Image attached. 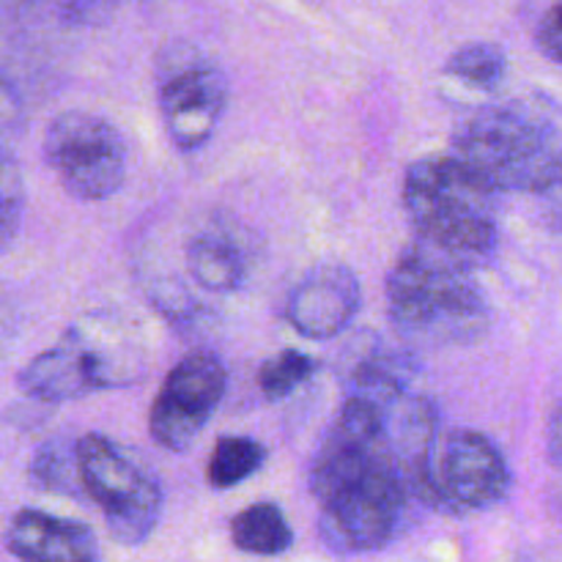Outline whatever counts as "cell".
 <instances>
[{"label": "cell", "instance_id": "6da1fadb", "mask_svg": "<svg viewBox=\"0 0 562 562\" xmlns=\"http://www.w3.org/2000/svg\"><path fill=\"white\" fill-rule=\"evenodd\" d=\"M322 536L335 552H376L404 519L409 477L390 445L387 412L346 398L311 467Z\"/></svg>", "mask_w": 562, "mask_h": 562}, {"label": "cell", "instance_id": "7a4b0ae2", "mask_svg": "<svg viewBox=\"0 0 562 562\" xmlns=\"http://www.w3.org/2000/svg\"><path fill=\"white\" fill-rule=\"evenodd\" d=\"M472 269L415 239L387 274V311L409 346L442 349L472 344L488 327V307Z\"/></svg>", "mask_w": 562, "mask_h": 562}, {"label": "cell", "instance_id": "3957f363", "mask_svg": "<svg viewBox=\"0 0 562 562\" xmlns=\"http://www.w3.org/2000/svg\"><path fill=\"white\" fill-rule=\"evenodd\" d=\"M143 373L146 351L135 327L110 313H91L33 357L16 384L27 398L64 404L88 393L130 387L140 382Z\"/></svg>", "mask_w": 562, "mask_h": 562}, {"label": "cell", "instance_id": "277c9868", "mask_svg": "<svg viewBox=\"0 0 562 562\" xmlns=\"http://www.w3.org/2000/svg\"><path fill=\"white\" fill-rule=\"evenodd\" d=\"M404 206L417 239L475 272L497 250L494 192L456 157H428L404 176Z\"/></svg>", "mask_w": 562, "mask_h": 562}, {"label": "cell", "instance_id": "5b68a950", "mask_svg": "<svg viewBox=\"0 0 562 562\" xmlns=\"http://www.w3.org/2000/svg\"><path fill=\"white\" fill-rule=\"evenodd\" d=\"M488 190L549 192L562 184V140L527 108L503 104L472 115L453 137V154Z\"/></svg>", "mask_w": 562, "mask_h": 562}, {"label": "cell", "instance_id": "8992f818", "mask_svg": "<svg viewBox=\"0 0 562 562\" xmlns=\"http://www.w3.org/2000/svg\"><path fill=\"white\" fill-rule=\"evenodd\" d=\"M82 494L99 505L110 538L121 547H140L162 514V488L146 464L104 434L77 439Z\"/></svg>", "mask_w": 562, "mask_h": 562}, {"label": "cell", "instance_id": "52a82bcc", "mask_svg": "<svg viewBox=\"0 0 562 562\" xmlns=\"http://www.w3.org/2000/svg\"><path fill=\"white\" fill-rule=\"evenodd\" d=\"M434 445L409 475V486L428 505L448 514H472L494 508L508 497L510 470L492 439L461 428L445 437L437 453Z\"/></svg>", "mask_w": 562, "mask_h": 562}, {"label": "cell", "instance_id": "ba28073f", "mask_svg": "<svg viewBox=\"0 0 562 562\" xmlns=\"http://www.w3.org/2000/svg\"><path fill=\"white\" fill-rule=\"evenodd\" d=\"M44 159L77 201H104L126 179V143L115 124L86 110H66L44 130Z\"/></svg>", "mask_w": 562, "mask_h": 562}, {"label": "cell", "instance_id": "9c48e42d", "mask_svg": "<svg viewBox=\"0 0 562 562\" xmlns=\"http://www.w3.org/2000/svg\"><path fill=\"white\" fill-rule=\"evenodd\" d=\"M159 113L168 137L181 151L206 146L228 108V80L195 47H170L157 69Z\"/></svg>", "mask_w": 562, "mask_h": 562}, {"label": "cell", "instance_id": "30bf717a", "mask_svg": "<svg viewBox=\"0 0 562 562\" xmlns=\"http://www.w3.org/2000/svg\"><path fill=\"white\" fill-rule=\"evenodd\" d=\"M228 387V371L214 351H190L165 376L148 415L154 442L184 453L212 420Z\"/></svg>", "mask_w": 562, "mask_h": 562}, {"label": "cell", "instance_id": "8fae6325", "mask_svg": "<svg viewBox=\"0 0 562 562\" xmlns=\"http://www.w3.org/2000/svg\"><path fill=\"white\" fill-rule=\"evenodd\" d=\"M360 280L349 267L324 263L307 272L289 296L285 318L311 340H333L360 313Z\"/></svg>", "mask_w": 562, "mask_h": 562}, {"label": "cell", "instance_id": "7c38bea8", "mask_svg": "<svg viewBox=\"0 0 562 562\" xmlns=\"http://www.w3.org/2000/svg\"><path fill=\"white\" fill-rule=\"evenodd\" d=\"M256 258L245 228L228 220H212L187 239V267L192 280L214 294H231L247 280Z\"/></svg>", "mask_w": 562, "mask_h": 562}, {"label": "cell", "instance_id": "4fadbf2b", "mask_svg": "<svg viewBox=\"0 0 562 562\" xmlns=\"http://www.w3.org/2000/svg\"><path fill=\"white\" fill-rule=\"evenodd\" d=\"M5 549L20 562H97L99 543L91 527L58 519L44 510H20L5 527Z\"/></svg>", "mask_w": 562, "mask_h": 562}, {"label": "cell", "instance_id": "5bb4252c", "mask_svg": "<svg viewBox=\"0 0 562 562\" xmlns=\"http://www.w3.org/2000/svg\"><path fill=\"white\" fill-rule=\"evenodd\" d=\"M231 541L239 552L258 554V558H278L289 552L294 532L285 521L283 510L274 503H256L236 514L231 521Z\"/></svg>", "mask_w": 562, "mask_h": 562}, {"label": "cell", "instance_id": "9a60e30c", "mask_svg": "<svg viewBox=\"0 0 562 562\" xmlns=\"http://www.w3.org/2000/svg\"><path fill=\"white\" fill-rule=\"evenodd\" d=\"M31 481L33 486L53 494H66V497H82L80 467H77V439L55 437L44 442L33 453L31 461Z\"/></svg>", "mask_w": 562, "mask_h": 562}, {"label": "cell", "instance_id": "2e32d148", "mask_svg": "<svg viewBox=\"0 0 562 562\" xmlns=\"http://www.w3.org/2000/svg\"><path fill=\"white\" fill-rule=\"evenodd\" d=\"M505 69H508V58H505L503 47L492 42H472L450 55L445 77L459 82V88L492 91L503 82Z\"/></svg>", "mask_w": 562, "mask_h": 562}, {"label": "cell", "instance_id": "e0dca14e", "mask_svg": "<svg viewBox=\"0 0 562 562\" xmlns=\"http://www.w3.org/2000/svg\"><path fill=\"white\" fill-rule=\"evenodd\" d=\"M263 459H267V450L256 439L223 437L214 445L212 459H209V483L220 492L239 486V483H245L247 477L261 470Z\"/></svg>", "mask_w": 562, "mask_h": 562}, {"label": "cell", "instance_id": "ac0fdd59", "mask_svg": "<svg viewBox=\"0 0 562 562\" xmlns=\"http://www.w3.org/2000/svg\"><path fill=\"white\" fill-rule=\"evenodd\" d=\"M316 373V362L296 349L269 357L258 371V387L267 401H283Z\"/></svg>", "mask_w": 562, "mask_h": 562}, {"label": "cell", "instance_id": "d6986e66", "mask_svg": "<svg viewBox=\"0 0 562 562\" xmlns=\"http://www.w3.org/2000/svg\"><path fill=\"white\" fill-rule=\"evenodd\" d=\"M25 217V179L14 154H0V256L11 250Z\"/></svg>", "mask_w": 562, "mask_h": 562}, {"label": "cell", "instance_id": "ffe728a7", "mask_svg": "<svg viewBox=\"0 0 562 562\" xmlns=\"http://www.w3.org/2000/svg\"><path fill=\"white\" fill-rule=\"evenodd\" d=\"M22 124H25V110L20 93L0 71V154L11 151V143L20 137Z\"/></svg>", "mask_w": 562, "mask_h": 562}, {"label": "cell", "instance_id": "44dd1931", "mask_svg": "<svg viewBox=\"0 0 562 562\" xmlns=\"http://www.w3.org/2000/svg\"><path fill=\"white\" fill-rule=\"evenodd\" d=\"M536 38H538V47L543 49L547 58L562 64V0H558V3L543 14Z\"/></svg>", "mask_w": 562, "mask_h": 562}, {"label": "cell", "instance_id": "7402d4cb", "mask_svg": "<svg viewBox=\"0 0 562 562\" xmlns=\"http://www.w3.org/2000/svg\"><path fill=\"white\" fill-rule=\"evenodd\" d=\"M547 450H549V461H552L558 470H562V404L554 409L552 420H549Z\"/></svg>", "mask_w": 562, "mask_h": 562}]
</instances>
